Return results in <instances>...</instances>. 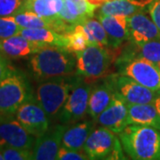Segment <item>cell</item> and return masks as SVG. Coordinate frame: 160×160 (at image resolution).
<instances>
[{
    "instance_id": "1",
    "label": "cell",
    "mask_w": 160,
    "mask_h": 160,
    "mask_svg": "<svg viewBox=\"0 0 160 160\" xmlns=\"http://www.w3.org/2000/svg\"><path fill=\"white\" fill-rule=\"evenodd\" d=\"M74 52L57 46H46L31 55L29 69L38 81L76 74Z\"/></svg>"
},
{
    "instance_id": "2",
    "label": "cell",
    "mask_w": 160,
    "mask_h": 160,
    "mask_svg": "<svg viewBox=\"0 0 160 160\" xmlns=\"http://www.w3.org/2000/svg\"><path fill=\"white\" fill-rule=\"evenodd\" d=\"M124 151L132 159L160 160V130L129 124L118 133Z\"/></svg>"
},
{
    "instance_id": "3",
    "label": "cell",
    "mask_w": 160,
    "mask_h": 160,
    "mask_svg": "<svg viewBox=\"0 0 160 160\" xmlns=\"http://www.w3.org/2000/svg\"><path fill=\"white\" fill-rule=\"evenodd\" d=\"M114 50V48L89 44L85 50L75 53L76 74L92 82L108 77L116 57Z\"/></svg>"
},
{
    "instance_id": "4",
    "label": "cell",
    "mask_w": 160,
    "mask_h": 160,
    "mask_svg": "<svg viewBox=\"0 0 160 160\" xmlns=\"http://www.w3.org/2000/svg\"><path fill=\"white\" fill-rule=\"evenodd\" d=\"M76 74L40 82L35 92V99L46 112L50 120L58 118L69 97Z\"/></svg>"
},
{
    "instance_id": "5",
    "label": "cell",
    "mask_w": 160,
    "mask_h": 160,
    "mask_svg": "<svg viewBox=\"0 0 160 160\" xmlns=\"http://www.w3.org/2000/svg\"><path fill=\"white\" fill-rule=\"evenodd\" d=\"M31 96L33 95L29 92L26 78L9 67L0 81V114L14 115L19 107Z\"/></svg>"
},
{
    "instance_id": "6",
    "label": "cell",
    "mask_w": 160,
    "mask_h": 160,
    "mask_svg": "<svg viewBox=\"0 0 160 160\" xmlns=\"http://www.w3.org/2000/svg\"><path fill=\"white\" fill-rule=\"evenodd\" d=\"M83 149L89 159H126L119 137L103 126L92 131Z\"/></svg>"
},
{
    "instance_id": "7",
    "label": "cell",
    "mask_w": 160,
    "mask_h": 160,
    "mask_svg": "<svg viewBox=\"0 0 160 160\" xmlns=\"http://www.w3.org/2000/svg\"><path fill=\"white\" fill-rule=\"evenodd\" d=\"M92 85L93 82L76 74L69 97L58 117L60 123L70 125L86 117Z\"/></svg>"
},
{
    "instance_id": "8",
    "label": "cell",
    "mask_w": 160,
    "mask_h": 160,
    "mask_svg": "<svg viewBox=\"0 0 160 160\" xmlns=\"http://www.w3.org/2000/svg\"><path fill=\"white\" fill-rule=\"evenodd\" d=\"M119 72L155 92H160V68L156 63L141 57L118 60Z\"/></svg>"
},
{
    "instance_id": "9",
    "label": "cell",
    "mask_w": 160,
    "mask_h": 160,
    "mask_svg": "<svg viewBox=\"0 0 160 160\" xmlns=\"http://www.w3.org/2000/svg\"><path fill=\"white\" fill-rule=\"evenodd\" d=\"M14 117L36 138L43 135L50 128V118L33 96L19 107Z\"/></svg>"
},
{
    "instance_id": "10",
    "label": "cell",
    "mask_w": 160,
    "mask_h": 160,
    "mask_svg": "<svg viewBox=\"0 0 160 160\" xmlns=\"http://www.w3.org/2000/svg\"><path fill=\"white\" fill-rule=\"evenodd\" d=\"M37 138L29 133L14 115H2L0 118V148L14 147L32 149Z\"/></svg>"
},
{
    "instance_id": "11",
    "label": "cell",
    "mask_w": 160,
    "mask_h": 160,
    "mask_svg": "<svg viewBox=\"0 0 160 160\" xmlns=\"http://www.w3.org/2000/svg\"><path fill=\"white\" fill-rule=\"evenodd\" d=\"M115 92L128 104L154 103L158 92H155L141 85L126 75L118 73L110 75Z\"/></svg>"
},
{
    "instance_id": "12",
    "label": "cell",
    "mask_w": 160,
    "mask_h": 160,
    "mask_svg": "<svg viewBox=\"0 0 160 160\" xmlns=\"http://www.w3.org/2000/svg\"><path fill=\"white\" fill-rule=\"evenodd\" d=\"M69 125L58 124L50 127L43 135L36 139L32 149V159L55 160L62 146V136Z\"/></svg>"
},
{
    "instance_id": "13",
    "label": "cell",
    "mask_w": 160,
    "mask_h": 160,
    "mask_svg": "<svg viewBox=\"0 0 160 160\" xmlns=\"http://www.w3.org/2000/svg\"><path fill=\"white\" fill-rule=\"evenodd\" d=\"M95 123L116 133L124 130L128 123V103L118 93L115 92L109 106L98 116Z\"/></svg>"
},
{
    "instance_id": "14",
    "label": "cell",
    "mask_w": 160,
    "mask_h": 160,
    "mask_svg": "<svg viewBox=\"0 0 160 160\" xmlns=\"http://www.w3.org/2000/svg\"><path fill=\"white\" fill-rule=\"evenodd\" d=\"M129 38L133 44H142L147 41L160 38V30L151 17L145 11L139 12L127 17Z\"/></svg>"
},
{
    "instance_id": "15",
    "label": "cell",
    "mask_w": 160,
    "mask_h": 160,
    "mask_svg": "<svg viewBox=\"0 0 160 160\" xmlns=\"http://www.w3.org/2000/svg\"><path fill=\"white\" fill-rule=\"evenodd\" d=\"M115 92H116L110 75L103 78L101 82H93L89 96L87 110V114L90 116L92 119L95 121L98 116L109 106Z\"/></svg>"
},
{
    "instance_id": "16",
    "label": "cell",
    "mask_w": 160,
    "mask_h": 160,
    "mask_svg": "<svg viewBox=\"0 0 160 160\" xmlns=\"http://www.w3.org/2000/svg\"><path fill=\"white\" fill-rule=\"evenodd\" d=\"M97 19L103 25L109 38L110 48L118 49L128 41L129 30L127 16L124 15H97Z\"/></svg>"
},
{
    "instance_id": "17",
    "label": "cell",
    "mask_w": 160,
    "mask_h": 160,
    "mask_svg": "<svg viewBox=\"0 0 160 160\" xmlns=\"http://www.w3.org/2000/svg\"><path fill=\"white\" fill-rule=\"evenodd\" d=\"M97 7L87 0H64V5L60 12V18L71 26L83 23L86 19L95 14Z\"/></svg>"
},
{
    "instance_id": "18",
    "label": "cell",
    "mask_w": 160,
    "mask_h": 160,
    "mask_svg": "<svg viewBox=\"0 0 160 160\" xmlns=\"http://www.w3.org/2000/svg\"><path fill=\"white\" fill-rule=\"evenodd\" d=\"M40 47L21 34L0 38V52L10 59H21L32 55Z\"/></svg>"
},
{
    "instance_id": "19",
    "label": "cell",
    "mask_w": 160,
    "mask_h": 160,
    "mask_svg": "<svg viewBox=\"0 0 160 160\" xmlns=\"http://www.w3.org/2000/svg\"><path fill=\"white\" fill-rule=\"evenodd\" d=\"M94 120L78 121L66 128L62 136V146L71 149H83L88 136L94 127Z\"/></svg>"
},
{
    "instance_id": "20",
    "label": "cell",
    "mask_w": 160,
    "mask_h": 160,
    "mask_svg": "<svg viewBox=\"0 0 160 160\" xmlns=\"http://www.w3.org/2000/svg\"><path fill=\"white\" fill-rule=\"evenodd\" d=\"M124 51L120 52L118 60L141 57L160 65V38L147 41L142 44H133L129 41Z\"/></svg>"
},
{
    "instance_id": "21",
    "label": "cell",
    "mask_w": 160,
    "mask_h": 160,
    "mask_svg": "<svg viewBox=\"0 0 160 160\" xmlns=\"http://www.w3.org/2000/svg\"><path fill=\"white\" fill-rule=\"evenodd\" d=\"M20 34L38 45L40 48L46 46H57L66 48L68 44L67 35L61 34L47 28L22 29Z\"/></svg>"
},
{
    "instance_id": "22",
    "label": "cell",
    "mask_w": 160,
    "mask_h": 160,
    "mask_svg": "<svg viewBox=\"0 0 160 160\" xmlns=\"http://www.w3.org/2000/svg\"><path fill=\"white\" fill-rule=\"evenodd\" d=\"M128 123L152 126L160 130V115L154 103L128 104Z\"/></svg>"
},
{
    "instance_id": "23",
    "label": "cell",
    "mask_w": 160,
    "mask_h": 160,
    "mask_svg": "<svg viewBox=\"0 0 160 160\" xmlns=\"http://www.w3.org/2000/svg\"><path fill=\"white\" fill-rule=\"evenodd\" d=\"M64 0H25L22 10L36 13L39 17L54 22L60 19Z\"/></svg>"
},
{
    "instance_id": "24",
    "label": "cell",
    "mask_w": 160,
    "mask_h": 160,
    "mask_svg": "<svg viewBox=\"0 0 160 160\" xmlns=\"http://www.w3.org/2000/svg\"><path fill=\"white\" fill-rule=\"evenodd\" d=\"M145 10L146 9L132 5L128 0H109L100 6L96 15H124L128 17Z\"/></svg>"
},
{
    "instance_id": "25",
    "label": "cell",
    "mask_w": 160,
    "mask_h": 160,
    "mask_svg": "<svg viewBox=\"0 0 160 160\" xmlns=\"http://www.w3.org/2000/svg\"><path fill=\"white\" fill-rule=\"evenodd\" d=\"M86 31L90 44H96L101 46L109 47V38L103 25L99 20L93 17L88 18L81 23Z\"/></svg>"
},
{
    "instance_id": "26",
    "label": "cell",
    "mask_w": 160,
    "mask_h": 160,
    "mask_svg": "<svg viewBox=\"0 0 160 160\" xmlns=\"http://www.w3.org/2000/svg\"><path fill=\"white\" fill-rule=\"evenodd\" d=\"M66 35L68 38V44L66 48L74 53L85 50L90 44L82 24L76 25L74 29Z\"/></svg>"
},
{
    "instance_id": "27",
    "label": "cell",
    "mask_w": 160,
    "mask_h": 160,
    "mask_svg": "<svg viewBox=\"0 0 160 160\" xmlns=\"http://www.w3.org/2000/svg\"><path fill=\"white\" fill-rule=\"evenodd\" d=\"M22 27L16 22L13 16H0V38H6L20 34Z\"/></svg>"
},
{
    "instance_id": "28",
    "label": "cell",
    "mask_w": 160,
    "mask_h": 160,
    "mask_svg": "<svg viewBox=\"0 0 160 160\" xmlns=\"http://www.w3.org/2000/svg\"><path fill=\"white\" fill-rule=\"evenodd\" d=\"M1 151L4 160H29L32 159V149H20L14 147H3Z\"/></svg>"
},
{
    "instance_id": "29",
    "label": "cell",
    "mask_w": 160,
    "mask_h": 160,
    "mask_svg": "<svg viewBox=\"0 0 160 160\" xmlns=\"http://www.w3.org/2000/svg\"><path fill=\"white\" fill-rule=\"evenodd\" d=\"M25 0H0V16H13L23 9Z\"/></svg>"
},
{
    "instance_id": "30",
    "label": "cell",
    "mask_w": 160,
    "mask_h": 160,
    "mask_svg": "<svg viewBox=\"0 0 160 160\" xmlns=\"http://www.w3.org/2000/svg\"><path fill=\"white\" fill-rule=\"evenodd\" d=\"M57 159L59 160H86L89 159L84 149H71L61 146L58 151Z\"/></svg>"
},
{
    "instance_id": "31",
    "label": "cell",
    "mask_w": 160,
    "mask_h": 160,
    "mask_svg": "<svg viewBox=\"0 0 160 160\" xmlns=\"http://www.w3.org/2000/svg\"><path fill=\"white\" fill-rule=\"evenodd\" d=\"M150 17L160 30V0H156L149 6Z\"/></svg>"
},
{
    "instance_id": "32",
    "label": "cell",
    "mask_w": 160,
    "mask_h": 160,
    "mask_svg": "<svg viewBox=\"0 0 160 160\" xmlns=\"http://www.w3.org/2000/svg\"><path fill=\"white\" fill-rule=\"evenodd\" d=\"M8 68H9V65L7 63V60H6V56H4L0 52V81L2 80V78L6 74Z\"/></svg>"
},
{
    "instance_id": "33",
    "label": "cell",
    "mask_w": 160,
    "mask_h": 160,
    "mask_svg": "<svg viewBox=\"0 0 160 160\" xmlns=\"http://www.w3.org/2000/svg\"><path fill=\"white\" fill-rule=\"evenodd\" d=\"M128 1L132 3V5L142 7L143 9H147L156 0H128Z\"/></svg>"
},
{
    "instance_id": "34",
    "label": "cell",
    "mask_w": 160,
    "mask_h": 160,
    "mask_svg": "<svg viewBox=\"0 0 160 160\" xmlns=\"http://www.w3.org/2000/svg\"><path fill=\"white\" fill-rule=\"evenodd\" d=\"M91 5L92 6H96V7H100V6H102L104 4V3H106L108 0H87Z\"/></svg>"
},
{
    "instance_id": "35",
    "label": "cell",
    "mask_w": 160,
    "mask_h": 160,
    "mask_svg": "<svg viewBox=\"0 0 160 160\" xmlns=\"http://www.w3.org/2000/svg\"><path fill=\"white\" fill-rule=\"evenodd\" d=\"M154 105L156 106V108H157L160 115V92H158V93L157 95V98H156V100H155L154 102Z\"/></svg>"
},
{
    "instance_id": "36",
    "label": "cell",
    "mask_w": 160,
    "mask_h": 160,
    "mask_svg": "<svg viewBox=\"0 0 160 160\" xmlns=\"http://www.w3.org/2000/svg\"><path fill=\"white\" fill-rule=\"evenodd\" d=\"M1 116H2V115H1V114H0V118H1Z\"/></svg>"
},
{
    "instance_id": "37",
    "label": "cell",
    "mask_w": 160,
    "mask_h": 160,
    "mask_svg": "<svg viewBox=\"0 0 160 160\" xmlns=\"http://www.w3.org/2000/svg\"><path fill=\"white\" fill-rule=\"evenodd\" d=\"M159 68H160V65H159Z\"/></svg>"
},
{
    "instance_id": "38",
    "label": "cell",
    "mask_w": 160,
    "mask_h": 160,
    "mask_svg": "<svg viewBox=\"0 0 160 160\" xmlns=\"http://www.w3.org/2000/svg\"><path fill=\"white\" fill-rule=\"evenodd\" d=\"M108 1H109V0H108Z\"/></svg>"
}]
</instances>
